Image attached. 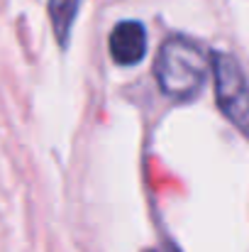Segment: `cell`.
Masks as SVG:
<instances>
[{"mask_svg":"<svg viewBox=\"0 0 249 252\" xmlns=\"http://www.w3.org/2000/svg\"><path fill=\"white\" fill-rule=\"evenodd\" d=\"M154 71L164 95L173 100H191L200 93L208 79L210 59L195 42L186 37H168L159 49Z\"/></svg>","mask_w":249,"mask_h":252,"instance_id":"obj_1","label":"cell"},{"mask_svg":"<svg viewBox=\"0 0 249 252\" xmlns=\"http://www.w3.org/2000/svg\"><path fill=\"white\" fill-rule=\"evenodd\" d=\"M215 100L222 115L245 135H249V84L237 59L227 52H215L210 57Z\"/></svg>","mask_w":249,"mask_h":252,"instance_id":"obj_2","label":"cell"},{"mask_svg":"<svg viewBox=\"0 0 249 252\" xmlns=\"http://www.w3.org/2000/svg\"><path fill=\"white\" fill-rule=\"evenodd\" d=\"M147 54V32L137 20H122L110 32V57L120 66H135Z\"/></svg>","mask_w":249,"mask_h":252,"instance_id":"obj_3","label":"cell"},{"mask_svg":"<svg viewBox=\"0 0 249 252\" xmlns=\"http://www.w3.org/2000/svg\"><path fill=\"white\" fill-rule=\"evenodd\" d=\"M79 2L81 0H49V20H52L54 34L61 47L69 44V34H71L76 12H79Z\"/></svg>","mask_w":249,"mask_h":252,"instance_id":"obj_4","label":"cell"},{"mask_svg":"<svg viewBox=\"0 0 249 252\" xmlns=\"http://www.w3.org/2000/svg\"><path fill=\"white\" fill-rule=\"evenodd\" d=\"M164 252H178V248H176V245H166Z\"/></svg>","mask_w":249,"mask_h":252,"instance_id":"obj_5","label":"cell"}]
</instances>
